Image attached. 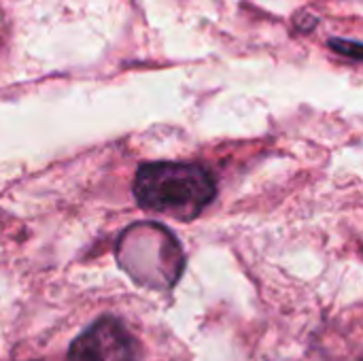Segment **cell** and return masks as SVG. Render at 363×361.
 Returning a JSON list of instances; mask_svg holds the SVG:
<instances>
[{
  "mask_svg": "<svg viewBox=\"0 0 363 361\" xmlns=\"http://www.w3.org/2000/svg\"><path fill=\"white\" fill-rule=\"evenodd\" d=\"M215 181L198 164L151 162L134 179L136 202L153 213L194 221L215 200Z\"/></svg>",
  "mask_w": 363,
  "mask_h": 361,
  "instance_id": "obj_1",
  "label": "cell"
},
{
  "mask_svg": "<svg viewBox=\"0 0 363 361\" xmlns=\"http://www.w3.org/2000/svg\"><path fill=\"white\" fill-rule=\"evenodd\" d=\"M121 268L140 285L170 289L185 268V255L174 234L160 223H134L117 243Z\"/></svg>",
  "mask_w": 363,
  "mask_h": 361,
  "instance_id": "obj_2",
  "label": "cell"
},
{
  "mask_svg": "<svg viewBox=\"0 0 363 361\" xmlns=\"http://www.w3.org/2000/svg\"><path fill=\"white\" fill-rule=\"evenodd\" d=\"M68 361H138V345L115 317H100L70 345Z\"/></svg>",
  "mask_w": 363,
  "mask_h": 361,
  "instance_id": "obj_3",
  "label": "cell"
},
{
  "mask_svg": "<svg viewBox=\"0 0 363 361\" xmlns=\"http://www.w3.org/2000/svg\"><path fill=\"white\" fill-rule=\"evenodd\" d=\"M330 47L334 51H338L340 55H347V57H353V60H363V43L345 40V38H332Z\"/></svg>",
  "mask_w": 363,
  "mask_h": 361,
  "instance_id": "obj_4",
  "label": "cell"
}]
</instances>
